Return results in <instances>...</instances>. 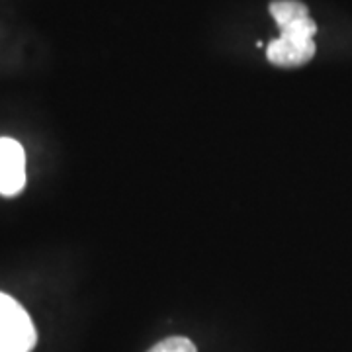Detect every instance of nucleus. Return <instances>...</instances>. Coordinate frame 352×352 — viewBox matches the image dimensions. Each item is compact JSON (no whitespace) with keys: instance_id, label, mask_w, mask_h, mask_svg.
<instances>
[{"instance_id":"1","label":"nucleus","mask_w":352,"mask_h":352,"mask_svg":"<svg viewBox=\"0 0 352 352\" xmlns=\"http://www.w3.org/2000/svg\"><path fill=\"white\" fill-rule=\"evenodd\" d=\"M36 342L32 317L12 296L0 292V352H32Z\"/></svg>"},{"instance_id":"2","label":"nucleus","mask_w":352,"mask_h":352,"mask_svg":"<svg viewBox=\"0 0 352 352\" xmlns=\"http://www.w3.org/2000/svg\"><path fill=\"white\" fill-rule=\"evenodd\" d=\"M25 186L24 147L12 138H0V194L18 196Z\"/></svg>"},{"instance_id":"3","label":"nucleus","mask_w":352,"mask_h":352,"mask_svg":"<svg viewBox=\"0 0 352 352\" xmlns=\"http://www.w3.org/2000/svg\"><path fill=\"white\" fill-rule=\"evenodd\" d=\"M315 41L314 39H300L280 36L274 41L268 43L266 57L268 61L282 69H296L307 65L315 57Z\"/></svg>"},{"instance_id":"4","label":"nucleus","mask_w":352,"mask_h":352,"mask_svg":"<svg viewBox=\"0 0 352 352\" xmlns=\"http://www.w3.org/2000/svg\"><path fill=\"white\" fill-rule=\"evenodd\" d=\"M270 14L276 20L278 28H282L298 18L309 16V10L300 0H274L270 2Z\"/></svg>"},{"instance_id":"5","label":"nucleus","mask_w":352,"mask_h":352,"mask_svg":"<svg viewBox=\"0 0 352 352\" xmlns=\"http://www.w3.org/2000/svg\"><path fill=\"white\" fill-rule=\"evenodd\" d=\"M149 352H198L194 342L184 337H170L157 342Z\"/></svg>"}]
</instances>
